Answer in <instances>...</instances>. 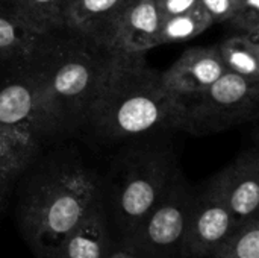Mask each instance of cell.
Masks as SVG:
<instances>
[{
    "label": "cell",
    "mask_w": 259,
    "mask_h": 258,
    "mask_svg": "<svg viewBox=\"0 0 259 258\" xmlns=\"http://www.w3.org/2000/svg\"><path fill=\"white\" fill-rule=\"evenodd\" d=\"M32 166L18 181L15 222L33 255L49 258L70 231L105 204V187L93 169L74 158Z\"/></svg>",
    "instance_id": "cell-1"
},
{
    "label": "cell",
    "mask_w": 259,
    "mask_h": 258,
    "mask_svg": "<svg viewBox=\"0 0 259 258\" xmlns=\"http://www.w3.org/2000/svg\"><path fill=\"white\" fill-rule=\"evenodd\" d=\"M87 119L105 137L135 138L179 129L182 100L146 64L144 55L114 53Z\"/></svg>",
    "instance_id": "cell-2"
},
{
    "label": "cell",
    "mask_w": 259,
    "mask_h": 258,
    "mask_svg": "<svg viewBox=\"0 0 259 258\" xmlns=\"http://www.w3.org/2000/svg\"><path fill=\"white\" fill-rule=\"evenodd\" d=\"M80 38L79 43L55 47L49 43L39 55L42 62L38 68L44 78L50 105L62 128L67 123L87 119L90 105L114 55L91 40Z\"/></svg>",
    "instance_id": "cell-3"
},
{
    "label": "cell",
    "mask_w": 259,
    "mask_h": 258,
    "mask_svg": "<svg viewBox=\"0 0 259 258\" xmlns=\"http://www.w3.org/2000/svg\"><path fill=\"white\" fill-rule=\"evenodd\" d=\"M112 172L109 213L124 243L162 198L178 169L171 151L152 146L123 155Z\"/></svg>",
    "instance_id": "cell-4"
},
{
    "label": "cell",
    "mask_w": 259,
    "mask_h": 258,
    "mask_svg": "<svg viewBox=\"0 0 259 258\" xmlns=\"http://www.w3.org/2000/svg\"><path fill=\"white\" fill-rule=\"evenodd\" d=\"M179 97L182 100L179 129L191 135H209L256 117L259 82L226 71L208 88Z\"/></svg>",
    "instance_id": "cell-5"
},
{
    "label": "cell",
    "mask_w": 259,
    "mask_h": 258,
    "mask_svg": "<svg viewBox=\"0 0 259 258\" xmlns=\"http://www.w3.org/2000/svg\"><path fill=\"white\" fill-rule=\"evenodd\" d=\"M194 192L178 170L162 198L126 239L123 248L140 258H175L191 211Z\"/></svg>",
    "instance_id": "cell-6"
},
{
    "label": "cell",
    "mask_w": 259,
    "mask_h": 258,
    "mask_svg": "<svg viewBox=\"0 0 259 258\" xmlns=\"http://www.w3.org/2000/svg\"><path fill=\"white\" fill-rule=\"evenodd\" d=\"M62 128L39 68L18 73L0 88V129L41 138Z\"/></svg>",
    "instance_id": "cell-7"
},
{
    "label": "cell",
    "mask_w": 259,
    "mask_h": 258,
    "mask_svg": "<svg viewBox=\"0 0 259 258\" xmlns=\"http://www.w3.org/2000/svg\"><path fill=\"white\" fill-rule=\"evenodd\" d=\"M234 225L235 222L226 202L209 179L205 189L197 193L194 192L181 255L184 258H208Z\"/></svg>",
    "instance_id": "cell-8"
},
{
    "label": "cell",
    "mask_w": 259,
    "mask_h": 258,
    "mask_svg": "<svg viewBox=\"0 0 259 258\" xmlns=\"http://www.w3.org/2000/svg\"><path fill=\"white\" fill-rule=\"evenodd\" d=\"M161 21L155 0H132L109 24L97 44L111 53L144 55L155 49Z\"/></svg>",
    "instance_id": "cell-9"
},
{
    "label": "cell",
    "mask_w": 259,
    "mask_h": 258,
    "mask_svg": "<svg viewBox=\"0 0 259 258\" xmlns=\"http://www.w3.org/2000/svg\"><path fill=\"white\" fill-rule=\"evenodd\" d=\"M226 202L235 225L258 214L259 157L256 149L240 154L229 166L211 178Z\"/></svg>",
    "instance_id": "cell-10"
},
{
    "label": "cell",
    "mask_w": 259,
    "mask_h": 258,
    "mask_svg": "<svg viewBox=\"0 0 259 258\" xmlns=\"http://www.w3.org/2000/svg\"><path fill=\"white\" fill-rule=\"evenodd\" d=\"M226 71L217 46H200L187 49L161 75L165 87L173 94L187 96L208 88Z\"/></svg>",
    "instance_id": "cell-11"
},
{
    "label": "cell",
    "mask_w": 259,
    "mask_h": 258,
    "mask_svg": "<svg viewBox=\"0 0 259 258\" xmlns=\"http://www.w3.org/2000/svg\"><path fill=\"white\" fill-rule=\"evenodd\" d=\"M115 251L105 204L70 231L49 258H109Z\"/></svg>",
    "instance_id": "cell-12"
},
{
    "label": "cell",
    "mask_w": 259,
    "mask_h": 258,
    "mask_svg": "<svg viewBox=\"0 0 259 258\" xmlns=\"http://www.w3.org/2000/svg\"><path fill=\"white\" fill-rule=\"evenodd\" d=\"M39 146L32 137L0 129V213L21 176L35 163Z\"/></svg>",
    "instance_id": "cell-13"
},
{
    "label": "cell",
    "mask_w": 259,
    "mask_h": 258,
    "mask_svg": "<svg viewBox=\"0 0 259 258\" xmlns=\"http://www.w3.org/2000/svg\"><path fill=\"white\" fill-rule=\"evenodd\" d=\"M132 0H71L67 6V29L97 44L109 24Z\"/></svg>",
    "instance_id": "cell-14"
},
{
    "label": "cell",
    "mask_w": 259,
    "mask_h": 258,
    "mask_svg": "<svg viewBox=\"0 0 259 258\" xmlns=\"http://www.w3.org/2000/svg\"><path fill=\"white\" fill-rule=\"evenodd\" d=\"M49 38L24 26L9 12H0V62H24L39 56Z\"/></svg>",
    "instance_id": "cell-15"
},
{
    "label": "cell",
    "mask_w": 259,
    "mask_h": 258,
    "mask_svg": "<svg viewBox=\"0 0 259 258\" xmlns=\"http://www.w3.org/2000/svg\"><path fill=\"white\" fill-rule=\"evenodd\" d=\"M67 0H11L8 12L39 35L67 27Z\"/></svg>",
    "instance_id": "cell-16"
},
{
    "label": "cell",
    "mask_w": 259,
    "mask_h": 258,
    "mask_svg": "<svg viewBox=\"0 0 259 258\" xmlns=\"http://www.w3.org/2000/svg\"><path fill=\"white\" fill-rule=\"evenodd\" d=\"M217 50L228 71L259 82V41L237 33L222 41Z\"/></svg>",
    "instance_id": "cell-17"
},
{
    "label": "cell",
    "mask_w": 259,
    "mask_h": 258,
    "mask_svg": "<svg viewBox=\"0 0 259 258\" xmlns=\"http://www.w3.org/2000/svg\"><path fill=\"white\" fill-rule=\"evenodd\" d=\"M208 258H259L258 214L234 225Z\"/></svg>",
    "instance_id": "cell-18"
},
{
    "label": "cell",
    "mask_w": 259,
    "mask_h": 258,
    "mask_svg": "<svg viewBox=\"0 0 259 258\" xmlns=\"http://www.w3.org/2000/svg\"><path fill=\"white\" fill-rule=\"evenodd\" d=\"M211 24V17L202 8L164 18L155 36V47L193 40L202 32H205Z\"/></svg>",
    "instance_id": "cell-19"
},
{
    "label": "cell",
    "mask_w": 259,
    "mask_h": 258,
    "mask_svg": "<svg viewBox=\"0 0 259 258\" xmlns=\"http://www.w3.org/2000/svg\"><path fill=\"white\" fill-rule=\"evenodd\" d=\"M229 23L238 33L259 41V0H238Z\"/></svg>",
    "instance_id": "cell-20"
},
{
    "label": "cell",
    "mask_w": 259,
    "mask_h": 258,
    "mask_svg": "<svg viewBox=\"0 0 259 258\" xmlns=\"http://www.w3.org/2000/svg\"><path fill=\"white\" fill-rule=\"evenodd\" d=\"M238 0H200L202 9L211 17L212 23H226L232 15Z\"/></svg>",
    "instance_id": "cell-21"
},
{
    "label": "cell",
    "mask_w": 259,
    "mask_h": 258,
    "mask_svg": "<svg viewBox=\"0 0 259 258\" xmlns=\"http://www.w3.org/2000/svg\"><path fill=\"white\" fill-rule=\"evenodd\" d=\"M155 5L162 20L202 8L200 0H155Z\"/></svg>",
    "instance_id": "cell-22"
},
{
    "label": "cell",
    "mask_w": 259,
    "mask_h": 258,
    "mask_svg": "<svg viewBox=\"0 0 259 258\" xmlns=\"http://www.w3.org/2000/svg\"><path fill=\"white\" fill-rule=\"evenodd\" d=\"M109 258H140L138 255H135L134 252H131V251H127V249H124V248H121V249H115Z\"/></svg>",
    "instance_id": "cell-23"
},
{
    "label": "cell",
    "mask_w": 259,
    "mask_h": 258,
    "mask_svg": "<svg viewBox=\"0 0 259 258\" xmlns=\"http://www.w3.org/2000/svg\"><path fill=\"white\" fill-rule=\"evenodd\" d=\"M9 3H11V0H0V5H5L6 8H9Z\"/></svg>",
    "instance_id": "cell-24"
},
{
    "label": "cell",
    "mask_w": 259,
    "mask_h": 258,
    "mask_svg": "<svg viewBox=\"0 0 259 258\" xmlns=\"http://www.w3.org/2000/svg\"><path fill=\"white\" fill-rule=\"evenodd\" d=\"M70 2H71V0H67V3H70Z\"/></svg>",
    "instance_id": "cell-25"
}]
</instances>
